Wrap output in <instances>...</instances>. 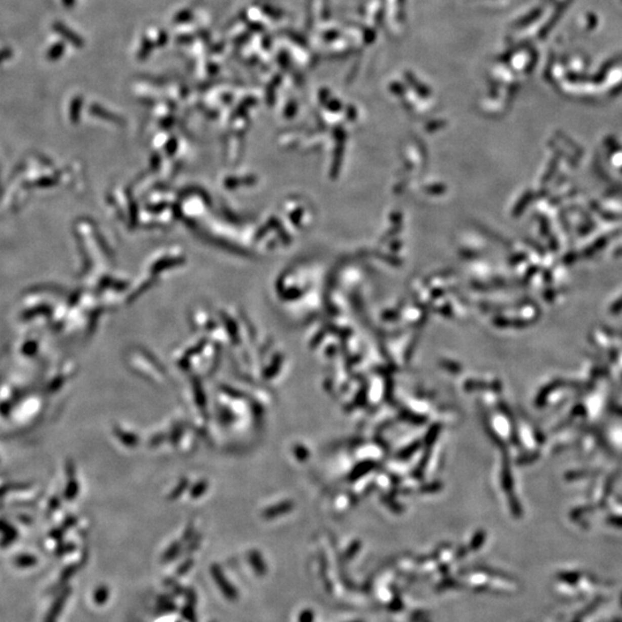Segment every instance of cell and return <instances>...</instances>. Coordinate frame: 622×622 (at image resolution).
Returning a JSON list of instances; mask_svg holds the SVG:
<instances>
[{
    "instance_id": "obj_3",
    "label": "cell",
    "mask_w": 622,
    "mask_h": 622,
    "mask_svg": "<svg viewBox=\"0 0 622 622\" xmlns=\"http://www.w3.org/2000/svg\"><path fill=\"white\" fill-rule=\"evenodd\" d=\"M151 49H152V44H151V42L145 40V42H144V44L142 45L141 51H140V53H139V56H140L141 59H145V58L148 57V54L150 53V51H151Z\"/></svg>"
},
{
    "instance_id": "obj_2",
    "label": "cell",
    "mask_w": 622,
    "mask_h": 622,
    "mask_svg": "<svg viewBox=\"0 0 622 622\" xmlns=\"http://www.w3.org/2000/svg\"><path fill=\"white\" fill-rule=\"evenodd\" d=\"M191 18V12L190 11H182L180 13H178L177 16L174 18V22L177 23H183L187 22V21H189Z\"/></svg>"
},
{
    "instance_id": "obj_4",
    "label": "cell",
    "mask_w": 622,
    "mask_h": 622,
    "mask_svg": "<svg viewBox=\"0 0 622 622\" xmlns=\"http://www.w3.org/2000/svg\"><path fill=\"white\" fill-rule=\"evenodd\" d=\"M304 621L302 622H311L312 621V613L311 612H306L304 613Z\"/></svg>"
},
{
    "instance_id": "obj_5",
    "label": "cell",
    "mask_w": 622,
    "mask_h": 622,
    "mask_svg": "<svg viewBox=\"0 0 622 622\" xmlns=\"http://www.w3.org/2000/svg\"><path fill=\"white\" fill-rule=\"evenodd\" d=\"M355 622H361V621H355Z\"/></svg>"
},
{
    "instance_id": "obj_1",
    "label": "cell",
    "mask_w": 622,
    "mask_h": 622,
    "mask_svg": "<svg viewBox=\"0 0 622 622\" xmlns=\"http://www.w3.org/2000/svg\"><path fill=\"white\" fill-rule=\"evenodd\" d=\"M57 30L59 31V32H61L62 35H65L66 38L72 42V43L76 45V47H81V45H82V40L78 38V37L75 35L74 32H72L70 30L68 31L67 29H66L64 26H61V24H59V26L57 27Z\"/></svg>"
}]
</instances>
